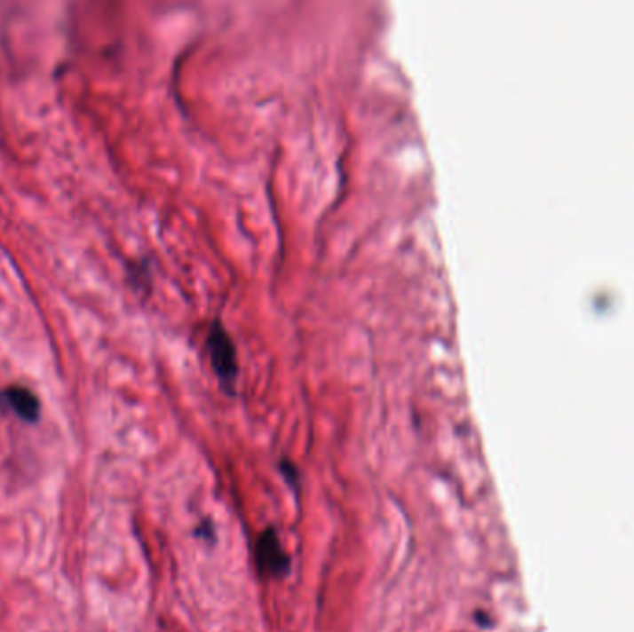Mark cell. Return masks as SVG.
<instances>
[{
	"mask_svg": "<svg viewBox=\"0 0 634 632\" xmlns=\"http://www.w3.org/2000/svg\"><path fill=\"white\" fill-rule=\"evenodd\" d=\"M3 403L8 407L17 417H20L27 423H36L41 415V405L39 399L28 390L13 386L3 391Z\"/></svg>",
	"mask_w": 634,
	"mask_h": 632,
	"instance_id": "3957f363",
	"label": "cell"
},
{
	"mask_svg": "<svg viewBox=\"0 0 634 632\" xmlns=\"http://www.w3.org/2000/svg\"><path fill=\"white\" fill-rule=\"evenodd\" d=\"M257 567L260 575L271 579H282L289 573V557L273 526L262 531L257 540Z\"/></svg>",
	"mask_w": 634,
	"mask_h": 632,
	"instance_id": "7a4b0ae2",
	"label": "cell"
},
{
	"mask_svg": "<svg viewBox=\"0 0 634 632\" xmlns=\"http://www.w3.org/2000/svg\"><path fill=\"white\" fill-rule=\"evenodd\" d=\"M281 470H282V473L286 475V478H288V482L289 484H295V482H297V478H299V473H297V470H295L293 466H291V463L289 462H282L281 463Z\"/></svg>",
	"mask_w": 634,
	"mask_h": 632,
	"instance_id": "277c9868",
	"label": "cell"
},
{
	"mask_svg": "<svg viewBox=\"0 0 634 632\" xmlns=\"http://www.w3.org/2000/svg\"><path fill=\"white\" fill-rule=\"evenodd\" d=\"M0 405H4V403H3V393H0Z\"/></svg>",
	"mask_w": 634,
	"mask_h": 632,
	"instance_id": "5b68a950",
	"label": "cell"
},
{
	"mask_svg": "<svg viewBox=\"0 0 634 632\" xmlns=\"http://www.w3.org/2000/svg\"><path fill=\"white\" fill-rule=\"evenodd\" d=\"M206 345H208L211 367H214L216 376L219 378L221 386L228 393H232L238 383L240 366H238V352H236L234 342H232L230 334L223 327V323L214 321L210 325Z\"/></svg>",
	"mask_w": 634,
	"mask_h": 632,
	"instance_id": "6da1fadb",
	"label": "cell"
}]
</instances>
